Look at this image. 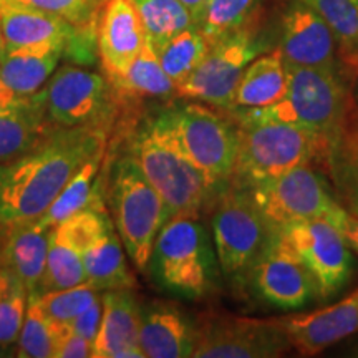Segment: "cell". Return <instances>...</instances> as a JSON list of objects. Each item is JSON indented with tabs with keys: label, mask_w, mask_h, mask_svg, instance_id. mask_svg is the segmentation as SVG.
I'll return each instance as SVG.
<instances>
[{
	"label": "cell",
	"mask_w": 358,
	"mask_h": 358,
	"mask_svg": "<svg viewBox=\"0 0 358 358\" xmlns=\"http://www.w3.org/2000/svg\"><path fill=\"white\" fill-rule=\"evenodd\" d=\"M108 129L58 127L15 158L0 163V229L37 221L71 176L106 150Z\"/></svg>",
	"instance_id": "cell-1"
},
{
	"label": "cell",
	"mask_w": 358,
	"mask_h": 358,
	"mask_svg": "<svg viewBox=\"0 0 358 358\" xmlns=\"http://www.w3.org/2000/svg\"><path fill=\"white\" fill-rule=\"evenodd\" d=\"M127 151L164 203L166 221L178 214L199 216L222 187L196 166L179 146L168 110L143 118L128 134Z\"/></svg>",
	"instance_id": "cell-2"
},
{
	"label": "cell",
	"mask_w": 358,
	"mask_h": 358,
	"mask_svg": "<svg viewBox=\"0 0 358 358\" xmlns=\"http://www.w3.org/2000/svg\"><path fill=\"white\" fill-rule=\"evenodd\" d=\"M146 271L161 289L189 301H201L217 289L221 267L199 216L178 214L163 224Z\"/></svg>",
	"instance_id": "cell-3"
},
{
	"label": "cell",
	"mask_w": 358,
	"mask_h": 358,
	"mask_svg": "<svg viewBox=\"0 0 358 358\" xmlns=\"http://www.w3.org/2000/svg\"><path fill=\"white\" fill-rule=\"evenodd\" d=\"M101 185L123 248L134 267L145 272L156 237L166 222L163 199L127 150L106 161Z\"/></svg>",
	"instance_id": "cell-4"
},
{
	"label": "cell",
	"mask_w": 358,
	"mask_h": 358,
	"mask_svg": "<svg viewBox=\"0 0 358 358\" xmlns=\"http://www.w3.org/2000/svg\"><path fill=\"white\" fill-rule=\"evenodd\" d=\"M287 92L261 108L232 110L234 120H274L310 129L330 141L348 108L345 85L334 69L287 65Z\"/></svg>",
	"instance_id": "cell-5"
},
{
	"label": "cell",
	"mask_w": 358,
	"mask_h": 358,
	"mask_svg": "<svg viewBox=\"0 0 358 358\" xmlns=\"http://www.w3.org/2000/svg\"><path fill=\"white\" fill-rule=\"evenodd\" d=\"M239 153L232 179L241 185L264 181L308 164L325 153L329 141L310 129L274 120H236Z\"/></svg>",
	"instance_id": "cell-6"
},
{
	"label": "cell",
	"mask_w": 358,
	"mask_h": 358,
	"mask_svg": "<svg viewBox=\"0 0 358 358\" xmlns=\"http://www.w3.org/2000/svg\"><path fill=\"white\" fill-rule=\"evenodd\" d=\"M272 231L248 187L231 179L214 199L213 213V243L221 274L236 284H244Z\"/></svg>",
	"instance_id": "cell-7"
},
{
	"label": "cell",
	"mask_w": 358,
	"mask_h": 358,
	"mask_svg": "<svg viewBox=\"0 0 358 358\" xmlns=\"http://www.w3.org/2000/svg\"><path fill=\"white\" fill-rule=\"evenodd\" d=\"M179 146L192 163L224 187L236 171L239 124L201 101L182 103L168 110Z\"/></svg>",
	"instance_id": "cell-8"
},
{
	"label": "cell",
	"mask_w": 358,
	"mask_h": 358,
	"mask_svg": "<svg viewBox=\"0 0 358 358\" xmlns=\"http://www.w3.org/2000/svg\"><path fill=\"white\" fill-rule=\"evenodd\" d=\"M267 50L250 19L244 27L213 43L196 70L176 85V96L231 111L232 100L244 70L254 58Z\"/></svg>",
	"instance_id": "cell-9"
},
{
	"label": "cell",
	"mask_w": 358,
	"mask_h": 358,
	"mask_svg": "<svg viewBox=\"0 0 358 358\" xmlns=\"http://www.w3.org/2000/svg\"><path fill=\"white\" fill-rule=\"evenodd\" d=\"M45 108L55 127H92L108 129L116 127L120 100L108 78L80 66L65 65L42 87Z\"/></svg>",
	"instance_id": "cell-10"
},
{
	"label": "cell",
	"mask_w": 358,
	"mask_h": 358,
	"mask_svg": "<svg viewBox=\"0 0 358 358\" xmlns=\"http://www.w3.org/2000/svg\"><path fill=\"white\" fill-rule=\"evenodd\" d=\"M244 186L271 229L325 217L338 204L327 182L308 164Z\"/></svg>",
	"instance_id": "cell-11"
},
{
	"label": "cell",
	"mask_w": 358,
	"mask_h": 358,
	"mask_svg": "<svg viewBox=\"0 0 358 358\" xmlns=\"http://www.w3.org/2000/svg\"><path fill=\"white\" fill-rule=\"evenodd\" d=\"M275 231H280L310 272L315 284V299L329 301L348 284L353 271L352 250L327 219L294 222Z\"/></svg>",
	"instance_id": "cell-12"
},
{
	"label": "cell",
	"mask_w": 358,
	"mask_h": 358,
	"mask_svg": "<svg viewBox=\"0 0 358 358\" xmlns=\"http://www.w3.org/2000/svg\"><path fill=\"white\" fill-rule=\"evenodd\" d=\"M290 348L284 330L272 320L208 317L194 327L198 358H271Z\"/></svg>",
	"instance_id": "cell-13"
},
{
	"label": "cell",
	"mask_w": 358,
	"mask_h": 358,
	"mask_svg": "<svg viewBox=\"0 0 358 358\" xmlns=\"http://www.w3.org/2000/svg\"><path fill=\"white\" fill-rule=\"evenodd\" d=\"M262 301L284 310H297L315 297V284L280 231H272L254 259L245 282Z\"/></svg>",
	"instance_id": "cell-14"
},
{
	"label": "cell",
	"mask_w": 358,
	"mask_h": 358,
	"mask_svg": "<svg viewBox=\"0 0 358 358\" xmlns=\"http://www.w3.org/2000/svg\"><path fill=\"white\" fill-rule=\"evenodd\" d=\"M274 320L287 335L290 347L302 355H317L358 332V289L329 307Z\"/></svg>",
	"instance_id": "cell-15"
},
{
	"label": "cell",
	"mask_w": 358,
	"mask_h": 358,
	"mask_svg": "<svg viewBox=\"0 0 358 358\" xmlns=\"http://www.w3.org/2000/svg\"><path fill=\"white\" fill-rule=\"evenodd\" d=\"M146 40L133 0H105L96 22V47L106 78L123 75Z\"/></svg>",
	"instance_id": "cell-16"
},
{
	"label": "cell",
	"mask_w": 358,
	"mask_h": 358,
	"mask_svg": "<svg viewBox=\"0 0 358 358\" xmlns=\"http://www.w3.org/2000/svg\"><path fill=\"white\" fill-rule=\"evenodd\" d=\"M279 50L287 65L334 69L337 38L325 20L299 0L284 15Z\"/></svg>",
	"instance_id": "cell-17"
},
{
	"label": "cell",
	"mask_w": 358,
	"mask_h": 358,
	"mask_svg": "<svg viewBox=\"0 0 358 358\" xmlns=\"http://www.w3.org/2000/svg\"><path fill=\"white\" fill-rule=\"evenodd\" d=\"M101 302V324L93 340V358H143L141 307L131 289L105 290Z\"/></svg>",
	"instance_id": "cell-18"
},
{
	"label": "cell",
	"mask_w": 358,
	"mask_h": 358,
	"mask_svg": "<svg viewBox=\"0 0 358 358\" xmlns=\"http://www.w3.org/2000/svg\"><path fill=\"white\" fill-rule=\"evenodd\" d=\"M0 243V268L15 277L24 287L34 292L45 271L50 248L52 227L38 221L3 227Z\"/></svg>",
	"instance_id": "cell-19"
},
{
	"label": "cell",
	"mask_w": 358,
	"mask_h": 358,
	"mask_svg": "<svg viewBox=\"0 0 358 358\" xmlns=\"http://www.w3.org/2000/svg\"><path fill=\"white\" fill-rule=\"evenodd\" d=\"M78 27L53 13L3 0L0 20V47L20 48L60 43L69 47Z\"/></svg>",
	"instance_id": "cell-20"
},
{
	"label": "cell",
	"mask_w": 358,
	"mask_h": 358,
	"mask_svg": "<svg viewBox=\"0 0 358 358\" xmlns=\"http://www.w3.org/2000/svg\"><path fill=\"white\" fill-rule=\"evenodd\" d=\"M140 347L146 358H185L194 350V325L171 303L141 308Z\"/></svg>",
	"instance_id": "cell-21"
},
{
	"label": "cell",
	"mask_w": 358,
	"mask_h": 358,
	"mask_svg": "<svg viewBox=\"0 0 358 358\" xmlns=\"http://www.w3.org/2000/svg\"><path fill=\"white\" fill-rule=\"evenodd\" d=\"M64 53L65 45L60 43L0 47V75L17 95L32 96L48 82Z\"/></svg>",
	"instance_id": "cell-22"
},
{
	"label": "cell",
	"mask_w": 358,
	"mask_h": 358,
	"mask_svg": "<svg viewBox=\"0 0 358 358\" xmlns=\"http://www.w3.org/2000/svg\"><path fill=\"white\" fill-rule=\"evenodd\" d=\"M55 128L47 115L42 88L15 108L0 111V163L25 153Z\"/></svg>",
	"instance_id": "cell-23"
},
{
	"label": "cell",
	"mask_w": 358,
	"mask_h": 358,
	"mask_svg": "<svg viewBox=\"0 0 358 358\" xmlns=\"http://www.w3.org/2000/svg\"><path fill=\"white\" fill-rule=\"evenodd\" d=\"M325 155L338 192L337 201L348 213L358 216V110L347 108Z\"/></svg>",
	"instance_id": "cell-24"
},
{
	"label": "cell",
	"mask_w": 358,
	"mask_h": 358,
	"mask_svg": "<svg viewBox=\"0 0 358 358\" xmlns=\"http://www.w3.org/2000/svg\"><path fill=\"white\" fill-rule=\"evenodd\" d=\"M287 92V69L279 48L264 52L248 65L237 85L232 110L261 108L282 100Z\"/></svg>",
	"instance_id": "cell-25"
},
{
	"label": "cell",
	"mask_w": 358,
	"mask_h": 358,
	"mask_svg": "<svg viewBox=\"0 0 358 358\" xmlns=\"http://www.w3.org/2000/svg\"><path fill=\"white\" fill-rule=\"evenodd\" d=\"M108 82L120 101L176 95V85L163 70L158 53L148 40L127 71Z\"/></svg>",
	"instance_id": "cell-26"
},
{
	"label": "cell",
	"mask_w": 358,
	"mask_h": 358,
	"mask_svg": "<svg viewBox=\"0 0 358 358\" xmlns=\"http://www.w3.org/2000/svg\"><path fill=\"white\" fill-rule=\"evenodd\" d=\"M123 249V243L116 232V227L111 226L101 239H98L92 248L83 252L87 282L98 292L113 289H133L134 279L128 268Z\"/></svg>",
	"instance_id": "cell-27"
},
{
	"label": "cell",
	"mask_w": 358,
	"mask_h": 358,
	"mask_svg": "<svg viewBox=\"0 0 358 358\" xmlns=\"http://www.w3.org/2000/svg\"><path fill=\"white\" fill-rule=\"evenodd\" d=\"M105 151H100L95 156H92L77 173L71 176L66 182V186L62 189L57 199L53 201L50 208L45 211L42 217L38 219L43 226L55 227L57 224L65 221L66 217L73 216L75 213L88 208L93 201L103 196L101 178L98 176L100 168L105 159Z\"/></svg>",
	"instance_id": "cell-28"
},
{
	"label": "cell",
	"mask_w": 358,
	"mask_h": 358,
	"mask_svg": "<svg viewBox=\"0 0 358 358\" xmlns=\"http://www.w3.org/2000/svg\"><path fill=\"white\" fill-rule=\"evenodd\" d=\"M71 330L70 324H57L45 317L35 294H29L25 320L22 325L15 357L20 358H55L58 343Z\"/></svg>",
	"instance_id": "cell-29"
},
{
	"label": "cell",
	"mask_w": 358,
	"mask_h": 358,
	"mask_svg": "<svg viewBox=\"0 0 358 358\" xmlns=\"http://www.w3.org/2000/svg\"><path fill=\"white\" fill-rule=\"evenodd\" d=\"M145 29L148 42L155 50L174 35L196 25L191 12L179 0H133Z\"/></svg>",
	"instance_id": "cell-30"
},
{
	"label": "cell",
	"mask_w": 358,
	"mask_h": 358,
	"mask_svg": "<svg viewBox=\"0 0 358 358\" xmlns=\"http://www.w3.org/2000/svg\"><path fill=\"white\" fill-rule=\"evenodd\" d=\"M111 226H115L113 219L106 213L105 198L100 196L88 208L57 224L52 229V239L69 245L83 256L85 250L101 239Z\"/></svg>",
	"instance_id": "cell-31"
},
{
	"label": "cell",
	"mask_w": 358,
	"mask_h": 358,
	"mask_svg": "<svg viewBox=\"0 0 358 358\" xmlns=\"http://www.w3.org/2000/svg\"><path fill=\"white\" fill-rule=\"evenodd\" d=\"M209 48H211L209 40L204 37L198 25H192L181 34L174 35L156 53L168 77L173 80L174 85H179L204 60Z\"/></svg>",
	"instance_id": "cell-32"
},
{
	"label": "cell",
	"mask_w": 358,
	"mask_h": 358,
	"mask_svg": "<svg viewBox=\"0 0 358 358\" xmlns=\"http://www.w3.org/2000/svg\"><path fill=\"white\" fill-rule=\"evenodd\" d=\"M87 282V272L83 266V256L69 245L50 239L45 271L37 287L30 294H47L52 290L70 289Z\"/></svg>",
	"instance_id": "cell-33"
},
{
	"label": "cell",
	"mask_w": 358,
	"mask_h": 358,
	"mask_svg": "<svg viewBox=\"0 0 358 358\" xmlns=\"http://www.w3.org/2000/svg\"><path fill=\"white\" fill-rule=\"evenodd\" d=\"M330 27L337 43L358 64V0H301Z\"/></svg>",
	"instance_id": "cell-34"
},
{
	"label": "cell",
	"mask_w": 358,
	"mask_h": 358,
	"mask_svg": "<svg viewBox=\"0 0 358 358\" xmlns=\"http://www.w3.org/2000/svg\"><path fill=\"white\" fill-rule=\"evenodd\" d=\"M256 6L257 0H209L198 27L213 45L248 24Z\"/></svg>",
	"instance_id": "cell-35"
},
{
	"label": "cell",
	"mask_w": 358,
	"mask_h": 358,
	"mask_svg": "<svg viewBox=\"0 0 358 358\" xmlns=\"http://www.w3.org/2000/svg\"><path fill=\"white\" fill-rule=\"evenodd\" d=\"M100 295L101 292H98L92 284L83 282L70 289L52 290L42 295L35 294V297L45 317L57 324H70L75 317L87 310Z\"/></svg>",
	"instance_id": "cell-36"
},
{
	"label": "cell",
	"mask_w": 358,
	"mask_h": 358,
	"mask_svg": "<svg viewBox=\"0 0 358 358\" xmlns=\"http://www.w3.org/2000/svg\"><path fill=\"white\" fill-rule=\"evenodd\" d=\"M29 290L19 280L13 282L6 297L0 301V352L8 350L19 340L25 320Z\"/></svg>",
	"instance_id": "cell-37"
},
{
	"label": "cell",
	"mask_w": 358,
	"mask_h": 358,
	"mask_svg": "<svg viewBox=\"0 0 358 358\" xmlns=\"http://www.w3.org/2000/svg\"><path fill=\"white\" fill-rule=\"evenodd\" d=\"M7 2L53 13L70 24L83 27L96 24L105 0H7Z\"/></svg>",
	"instance_id": "cell-38"
},
{
	"label": "cell",
	"mask_w": 358,
	"mask_h": 358,
	"mask_svg": "<svg viewBox=\"0 0 358 358\" xmlns=\"http://www.w3.org/2000/svg\"><path fill=\"white\" fill-rule=\"evenodd\" d=\"M342 234L350 250L358 254V216H353L340 203L324 217Z\"/></svg>",
	"instance_id": "cell-39"
},
{
	"label": "cell",
	"mask_w": 358,
	"mask_h": 358,
	"mask_svg": "<svg viewBox=\"0 0 358 358\" xmlns=\"http://www.w3.org/2000/svg\"><path fill=\"white\" fill-rule=\"evenodd\" d=\"M101 313H103V302L100 295V297H98L96 301L87 308V310H83L78 317H75V319L70 322V327L71 330H73V334H77L80 337L92 340L93 342V340L96 338L98 330H100Z\"/></svg>",
	"instance_id": "cell-40"
},
{
	"label": "cell",
	"mask_w": 358,
	"mask_h": 358,
	"mask_svg": "<svg viewBox=\"0 0 358 358\" xmlns=\"http://www.w3.org/2000/svg\"><path fill=\"white\" fill-rule=\"evenodd\" d=\"M93 357V342L80 335L73 334V330L66 332L58 343L55 358H88Z\"/></svg>",
	"instance_id": "cell-41"
},
{
	"label": "cell",
	"mask_w": 358,
	"mask_h": 358,
	"mask_svg": "<svg viewBox=\"0 0 358 358\" xmlns=\"http://www.w3.org/2000/svg\"><path fill=\"white\" fill-rule=\"evenodd\" d=\"M29 96H20L17 95L13 90L8 87V85L3 82L2 75H0V111H6L10 108H15L24 103Z\"/></svg>",
	"instance_id": "cell-42"
},
{
	"label": "cell",
	"mask_w": 358,
	"mask_h": 358,
	"mask_svg": "<svg viewBox=\"0 0 358 358\" xmlns=\"http://www.w3.org/2000/svg\"><path fill=\"white\" fill-rule=\"evenodd\" d=\"M179 2H181L182 6L191 12L192 19H194L196 25H198L201 17H203V13L206 10V7H208L209 0H179Z\"/></svg>",
	"instance_id": "cell-43"
},
{
	"label": "cell",
	"mask_w": 358,
	"mask_h": 358,
	"mask_svg": "<svg viewBox=\"0 0 358 358\" xmlns=\"http://www.w3.org/2000/svg\"><path fill=\"white\" fill-rule=\"evenodd\" d=\"M2 6H3V0H0V20H2Z\"/></svg>",
	"instance_id": "cell-44"
}]
</instances>
